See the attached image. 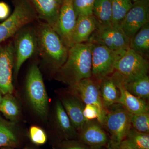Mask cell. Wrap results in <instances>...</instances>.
I'll list each match as a JSON object with an SVG mask.
<instances>
[{"instance_id": "6da1fadb", "label": "cell", "mask_w": 149, "mask_h": 149, "mask_svg": "<svg viewBox=\"0 0 149 149\" xmlns=\"http://www.w3.org/2000/svg\"><path fill=\"white\" fill-rule=\"evenodd\" d=\"M92 44H75L68 49L66 61L53 74L54 79L72 86L92 76Z\"/></svg>"}, {"instance_id": "7a4b0ae2", "label": "cell", "mask_w": 149, "mask_h": 149, "mask_svg": "<svg viewBox=\"0 0 149 149\" xmlns=\"http://www.w3.org/2000/svg\"><path fill=\"white\" fill-rule=\"evenodd\" d=\"M35 28L37 52L44 63L54 74L66 61L69 49L55 30L46 22L39 21Z\"/></svg>"}, {"instance_id": "3957f363", "label": "cell", "mask_w": 149, "mask_h": 149, "mask_svg": "<svg viewBox=\"0 0 149 149\" xmlns=\"http://www.w3.org/2000/svg\"><path fill=\"white\" fill-rule=\"evenodd\" d=\"M25 97L32 111L43 120L47 118L49 99L42 75L37 63L28 70L24 88Z\"/></svg>"}, {"instance_id": "277c9868", "label": "cell", "mask_w": 149, "mask_h": 149, "mask_svg": "<svg viewBox=\"0 0 149 149\" xmlns=\"http://www.w3.org/2000/svg\"><path fill=\"white\" fill-rule=\"evenodd\" d=\"M129 112L121 104H115L107 109L102 125L110 138V142L118 144L124 140L132 127Z\"/></svg>"}, {"instance_id": "5b68a950", "label": "cell", "mask_w": 149, "mask_h": 149, "mask_svg": "<svg viewBox=\"0 0 149 149\" xmlns=\"http://www.w3.org/2000/svg\"><path fill=\"white\" fill-rule=\"evenodd\" d=\"M37 19L35 11L26 0H18L13 13L0 24V43L14 36L22 27Z\"/></svg>"}, {"instance_id": "8992f818", "label": "cell", "mask_w": 149, "mask_h": 149, "mask_svg": "<svg viewBox=\"0 0 149 149\" xmlns=\"http://www.w3.org/2000/svg\"><path fill=\"white\" fill-rule=\"evenodd\" d=\"M24 26L15 35L13 75L17 77L22 65L37 52V36L35 27Z\"/></svg>"}, {"instance_id": "52a82bcc", "label": "cell", "mask_w": 149, "mask_h": 149, "mask_svg": "<svg viewBox=\"0 0 149 149\" xmlns=\"http://www.w3.org/2000/svg\"><path fill=\"white\" fill-rule=\"evenodd\" d=\"M92 76L100 82L115 71L116 63L125 52L111 50L105 46L92 44Z\"/></svg>"}, {"instance_id": "ba28073f", "label": "cell", "mask_w": 149, "mask_h": 149, "mask_svg": "<svg viewBox=\"0 0 149 149\" xmlns=\"http://www.w3.org/2000/svg\"><path fill=\"white\" fill-rule=\"evenodd\" d=\"M88 42L105 46L111 50L125 52L129 49L130 39L119 25H96V29Z\"/></svg>"}, {"instance_id": "9c48e42d", "label": "cell", "mask_w": 149, "mask_h": 149, "mask_svg": "<svg viewBox=\"0 0 149 149\" xmlns=\"http://www.w3.org/2000/svg\"><path fill=\"white\" fill-rule=\"evenodd\" d=\"M149 68L147 58L130 48L118 59L115 65V71L122 75L125 81L136 80L147 75Z\"/></svg>"}, {"instance_id": "30bf717a", "label": "cell", "mask_w": 149, "mask_h": 149, "mask_svg": "<svg viewBox=\"0 0 149 149\" xmlns=\"http://www.w3.org/2000/svg\"><path fill=\"white\" fill-rule=\"evenodd\" d=\"M100 83L91 77L83 79L75 85L68 86L66 89L85 105L92 104L97 107L101 113L102 123L106 110L102 101Z\"/></svg>"}, {"instance_id": "8fae6325", "label": "cell", "mask_w": 149, "mask_h": 149, "mask_svg": "<svg viewBox=\"0 0 149 149\" xmlns=\"http://www.w3.org/2000/svg\"><path fill=\"white\" fill-rule=\"evenodd\" d=\"M149 19V0H140L133 3L119 25L130 40Z\"/></svg>"}, {"instance_id": "7c38bea8", "label": "cell", "mask_w": 149, "mask_h": 149, "mask_svg": "<svg viewBox=\"0 0 149 149\" xmlns=\"http://www.w3.org/2000/svg\"><path fill=\"white\" fill-rule=\"evenodd\" d=\"M52 127L56 143L64 140L77 139V132L72 125L62 104L58 99L54 104Z\"/></svg>"}, {"instance_id": "4fadbf2b", "label": "cell", "mask_w": 149, "mask_h": 149, "mask_svg": "<svg viewBox=\"0 0 149 149\" xmlns=\"http://www.w3.org/2000/svg\"><path fill=\"white\" fill-rule=\"evenodd\" d=\"M14 59L13 43L0 45V93L3 95L13 92Z\"/></svg>"}, {"instance_id": "5bb4252c", "label": "cell", "mask_w": 149, "mask_h": 149, "mask_svg": "<svg viewBox=\"0 0 149 149\" xmlns=\"http://www.w3.org/2000/svg\"><path fill=\"white\" fill-rule=\"evenodd\" d=\"M77 18L72 0H63L55 30L68 49L72 46V34Z\"/></svg>"}, {"instance_id": "9a60e30c", "label": "cell", "mask_w": 149, "mask_h": 149, "mask_svg": "<svg viewBox=\"0 0 149 149\" xmlns=\"http://www.w3.org/2000/svg\"><path fill=\"white\" fill-rule=\"evenodd\" d=\"M57 93L58 100L64 108L72 125L78 133L88 121L83 114L85 104L66 89L58 90Z\"/></svg>"}, {"instance_id": "2e32d148", "label": "cell", "mask_w": 149, "mask_h": 149, "mask_svg": "<svg viewBox=\"0 0 149 149\" xmlns=\"http://www.w3.org/2000/svg\"><path fill=\"white\" fill-rule=\"evenodd\" d=\"M77 139L90 147H106L110 141L107 133L97 119L88 120L77 133Z\"/></svg>"}, {"instance_id": "e0dca14e", "label": "cell", "mask_w": 149, "mask_h": 149, "mask_svg": "<svg viewBox=\"0 0 149 149\" xmlns=\"http://www.w3.org/2000/svg\"><path fill=\"white\" fill-rule=\"evenodd\" d=\"M111 75L120 91L118 103L121 104L131 114H139L149 112L148 102L133 95L126 90L122 75L115 71Z\"/></svg>"}, {"instance_id": "ac0fdd59", "label": "cell", "mask_w": 149, "mask_h": 149, "mask_svg": "<svg viewBox=\"0 0 149 149\" xmlns=\"http://www.w3.org/2000/svg\"><path fill=\"white\" fill-rule=\"evenodd\" d=\"M38 19L55 29L63 0H26Z\"/></svg>"}, {"instance_id": "d6986e66", "label": "cell", "mask_w": 149, "mask_h": 149, "mask_svg": "<svg viewBox=\"0 0 149 149\" xmlns=\"http://www.w3.org/2000/svg\"><path fill=\"white\" fill-rule=\"evenodd\" d=\"M21 133L17 122L0 116V148H14L20 143Z\"/></svg>"}, {"instance_id": "ffe728a7", "label": "cell", "mask_w": 149, "mask_h": 149, "mask_svg": "<svg viewBox=\"0 0 149 149\" xmlns=\"http://www.w3.org/2000/svg\"><path fill=\"white\" fill-rule=\"evenodd\" d=\"M96 29L95 21L93 16H77L72 34V45L88 42L91 35Z\"/></svg>"}, {"instance_id": "44dd1931", "label": "cell", "mask_w": 149, "mask_h": 149, "mask_svg": "<svg viewBox=\"0 0 149 149\" xmlns=\"http://www.w3.org/2000/svg\"><path fill=\"white\" fill-rule=\"evenodd\" d=\"M100 91L102 102L106 110L112 105L118 103L120 98V91L111 74L104 77L101 80Z\"/></svg>"}, {"instance_id": "7402d4cb", "label": "cell", "mask_w": 149, "mask_h": 149, "mask_svg": "<svg viewBox=\"0 0 149 149\" xmlns=\"http://www.w3.org/2000/svg\"><path fill=\"white\" fill-rule=\"evenodd\" d=\"M93 16L97 25L111 24V0H95L93 5Z\"/></svg>"}, {"instance_id": "603a6c76", "label": "cell", "mask_w": 149, "mask_h": 149, "mask_svg": "<svg viewBox=\"0 0 149 149\" xmlns=\"http://www.w3.org/2000/svg\"><path fill=\"white\" fill-rule=\"evenodd\" d=\"M129 48L145 57H146V56H148L149 22L141 27V29L130 39Z\"/></svg>"}, {"instance_id": "cb8c5ba5", "label": "cell", "mask_w": 149, "mask_h": 149, "mask_svg": "<svg viewBox=\"0 0 149 149\" xmlns=\"http://www.w3.org/2000/svg\"><path fill=\"white\" fill-rule=\"evenodd\" d=\"M0 111L7 120L17 122L21 116V108L17 99L12 94L4 95Z\"/></svg>"}, {"instance_id": "d4e9b609", "label": "cell", "mask_w": 149, "mask_h": 149, "mask_svg": "<svg viewBox=\"0 0 149 149\" xmlns=\"http://www.w3.org/2000/svg\"><path fill=\"white\" fill-rule=\"evenodd\" d=\"M124 86L132 95L148 101L149 99V77L148 74L130 81H125Z\"/></svg>"}, {"instance_id": "484cf974", "label": "cell", "mask_w": 149, "mask_h": 149, "mask_svg": "<svg viewBox=\"0 0 149 149\" xmlns=\"http://www.w3.org/2000/svg\"><path fill=\"white\" fill-rule=\"evenodd\" d=\"M112 24L119 25L133 3L130 0H111Z\"/></svg>"}, {"instance_id": "4316f807", "label": "cell", "mask_w": 149, "mask_h": 149, "mask_svg": "<svg viewBox=\"0 0 149 149\" xmlns=\"http://www.w3.org/2000/svg\"><path fill=\"white\" fill-rule=\"evenodd\" d=\"M125 140L134 149H149V133H141L131 127Z\"/></svg>"}, {"instance_id": "83f0119b", "label": "cell", "mask_w": 149, "mask_h": 149, "mask_svg": "<svg viewBox=\"0 0 149 149\" xmlns=\"http://www.w3.org/2000/svg\"><path fill=\"white\" fill-rule=\"evenodd\" d=\"M132 128L141 133H149V112L139 114H132Z\"/></svg>"}, {"instance_id": "f1b7e54d", "label": "cell", "mask_w": 149, "mask_h": 149, "mask_svg": "<svg viewBox=\"0 0 149 149\" xmlns=\"http://www.w3.org/2000/svg\"><path fill=\"white\" fill-rule=\"evenodd\" d=\"M95 0H72L77 17L79 15L93 16V5Z\"/></svg>"}, {"instance_id": "f546056e", "label": "cell", "mask_w": 149, "mask_h": 149, "mask_svg": "<svg viewBox=\"0 0 149 149\" xmlns=\"http://www.w3.org/2000/svg\"><path fill=\"white\" fill-rule=\"evenodd\" d=\"M28 134L31 142L37 146L44 145L47 141V136L45 130L37 125L30 127Z\"/></svg>"}, {"instance_id": "4dcf8cb0", "label": "cell", "mask_w": 149, "mask_h": 149, "mask_svg": "<svg viewBox=\"0 0 149 149\" xmlns=\"http://www.w3.org/2000/svg\"><path fill=\"white\" fill-rule=\"evenodd\" d=\"M54 149H91L77 139L64 140L56 143Z\"/></svg>"}, {"instance_id": "1f68e13d", "label": "cell", "mask_w": 149, "mask_h": 149, "mask_svg": "<svg viewBox=\"0 0 149 149\" xmlns=\"http://www.w3.org/2000/svg\"><path fill=\"white\" fill-rule=\"evenodd\" d=\"M83 114L86 120L97 119L101 124V113L99 109L95 106L92 104L85 105L83 111Z\"/></svg>"}, {"instance_id": "d6a6232c", "label": "cell", "mask_w": 149, "mask_h": 149, "mask_svg": "<svg viewBox=\"0 0 149 149\" xmlns=\"http://www.w3.org/2000/svg\"><path fill=\"white\" fill-rule=\"evenodd\" d=\"M106 147L107 149H134L125 139L118 144H113L109 142Z\"/></svg>"}, {"instance_id": "836d02e7", "label": "cell", "mask_w": 149, "mask_h": 149, "mask_svg": "<svg viewBox=\"0 0 149 149\" xmlns=\"http://www.w3.org/2000/svg\"><path fill=\"white\" fill-rule=\"evenodd\" d=\"M10 10L7 4L0 2V20H5L9 16Z\"/></svg>"}, {"instance_id": "e575fe53", "label": "cell", "mask_w": 149, "mask_h": 149, "mask_svg": "<svg viewBox=\"0 0 149 149\" xmlns=\"http://www.w3.org/2000/svg\"><path fill=\"white\" fill-rule=\"evenodd\" d=\"M91 149H107L106 147H91Z\"/></svg>"}, {"instance_id": "d590c367", "label": "cell", "mask_w": 149, "mask_h": 149, "mask_svg": "<svg viewBox=\"0 0 149 149\" xmlns=\"http://www.w3.org/2000/svg\"><path fill=\"white\" fill-rule=\"evenodd\" d=\"M1 149H15L13 148H3ZM35 149L33 148H31V147H27V148H24L23 149Z\"/></svg>"}, {"instance_id": "8d00e7d4", "label": "cell", "mask_w": 149, "mask_h": 149, "mask_svg": "<svg viewBox=\"0 0 149 149\" xmlns=\"http://www.w3.org/2000/svg\"><path fill=\"white\" fill-rule=\"evenodd\" d=\"M3 95L0 93V109H1V104L3 100Z\"/></svg>"}, {"instance_id": "74e56055", "label": "cell", "mask_w": 149, "mask_h": 149, "mask_svg": "<svg viewBox=\"0 0 149 149\" xmlns=\"http://www.w3.org/2000/svg\"><path fill=\"white\" fill-rule=\"evenodd\" d=\"M130 1L132 2L133 3L136 2L138 1H140V0H130Z\"/></svg>"}]
</instances>
